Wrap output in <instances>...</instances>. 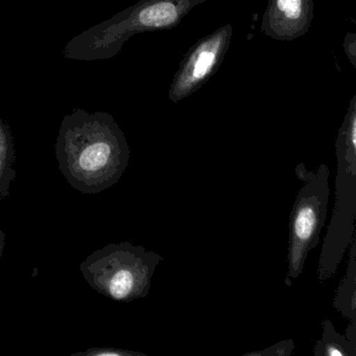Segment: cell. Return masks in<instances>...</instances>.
I'll return each mask as SVG.
<instances>
[{"instance_id":"1","label":"cell","mask_w":356,"mask_h":356,"mask_svg":"<svg viewBox=\"0 0 356 356\" xmlns=\"http://www.w3.org/2000/svg\"><path fill=\"white\" fill-rule=\"evenodd\" d=\"M55 152L60 172L83 195H97L118 183L131 156L124 133L111 114L83 109L64 116Z\"/></svg>"},{"instance_id":"2","label":"cell","mask_w":356,"mask_h":356,"mask_svg":"<svg viewBox=\"0 0 356 356\" xmlns=\"http://www.w3.org/2000/svg\"><path fill=\"white\" fill-rule=\"evenodd\" d=\"M207 1L140 0L74 36L64 47V58L85 62L112 59L129 39L143 33L177 28L195 7Z\"/></svg>"},{"instance_id":"3","label":"cell","mask_w":356,"mask_h":356,"mask_svg":"<svg viewBox=\"0 0 356 356\" xmlns=\"http://www.w3.org/2000/svg\"><path fill=\"white\" fill-rule=\"evenodd\" d=\"M337 172L335 202L330 224L323 243L318 280L334 277L339 264L355 237L356 216V95L350 101L335 143Z\"/></svg>"},{"instance_id":"4","label":"cell","mask_w":356,"mask_h":356,"mask_svg":"<svg viewBox=\"0 0 356 356\" xmlns=\"http://www.w3.org/2000/svg\"><path fill=\"white\" fill-rule=\"evenodd\" d=\"M163 257L131 241L95 250L80 270L91 289L116 302L135 301L149 295L152 278Z\"/></svg>"},{"instance_id":"5","label":"cell","mask_w":356,"mask_h":356,"mask_svg":"<svg viewBox=\"0 0 356 356\" xmlns=\"http://www.w3.org/2000/svg\"><path fill=\"white\" fill-rule=\"evenodd\" d=\"M296 176L303 182L296 197L289 220L287 272L284 283L287 287L301 276L310 251L316 249L326 222L329 197V168L321 164L309 172L303 163L298 164Z\"/></svg>"},{"instance_id":"6","label":"cell","mask_w":356,"mask_h":356,"mask_svg":"<svg viewBox=\"0 0 356 356\" xmlns=\"http://www.w3.org/2000/svg\"><path fill=\"white\" fill-rule=\"evenodd\" d=\"M232 36V26L225 24L200 39L187 51L170 84V102L177 104L187 99L214 76L230 49Z\"/></svg>"},{"instance_id":"7","label":"cell","mask_w":356,"mask_h":356,"mask_svg":"<svg viewBox=\"0 0 356 356\" xmlns=\"http://www.w3.org/2000/svg\"><path fill=\"white\" fill-rule=\"evenodd\" d=\"M314 16V0H268L261 32L274 40L293 41L307 34Z\"/></svg>"},{"instance_id":"8","label":"cell","mask_w":356,"mask_h":356,"mask_svg":"<svg viewBox=\"0 0 356 356\" xmlns=\"http://www.w3.org/2000/svg\"><path fill=\"white\" fill-rule=\"evenodd\" d=\"M349 261L333 300V307L350 322L356 323V239L349 245Z\"/></svg>"},{"instance_id":"9","label":"cell","mask_w":356,"mask_h":356,"mask_svg":"<svg viewBox=\"0 0 356 356\" xmlns=\"http://www.w3.org/2000/svg\"><path fill=\"white\" fill-rule=\"evenodd\" d=\"M13 135L9 124L0 118V200L11 195V185L17 177Z\"/></svg>"},{"instance_id":"10","label":"cell","mask_w":356,"mask_h":356,"mask_svg":"<svg viewBox=\"0 0 356 356\" xmlns=\"http://www.w3.org/2000/svg\"><path fill=\"white\" fill-rule=\"evenodd\" d=\"M322 339L314 346V353L316 356H355L356 343L335 330L330 320L322 322Z\"/></svg>"},{"instance_id":"11","label":"cell","mask_w":356,"mask_h":356,"mask_svg":"<svg viewBox=\"0 0 356 356\" xmlns=\"http://www.w3.org/2000/svg\"><path fill=\"white\" fill-rule=\"evenodd\" d=\"M295 350V343L293 339H283L275 345L259 351L250 352L245 354L248 356H284L291 355Z\"/></svg>"},{"instance_id":"12","label":"cell","mask_w":356,"mask_h":356,"mask_svg":"<svg viewBox=\"0 0 356 356\" xmlns=\"http://www.w3.org/2000/svg\"><path fill=\"white\" fill-rule=\"evenodd\" d=\"M74 355L83 356H145L140 352L130 351V350L120 349V348H90L84 352H79Z\"/></svg>"},{"instance_id":"13","label":"cell","mask_w":356,"mask_h":356,"mask_svg":"<svg viewBox=\"0 0 356 356\" xmlns=\"http://www.w3.org/2000/svg\"><path fill=\"white\" fill-rule=\"evenodd\" d=\"M343 51L347 56L348 60L351 63L352 67L356 68V34L355 33H347L343 39Z\"/></svg>"},{"instance_id":"14","label":"cell","mask_w":356,"mask_h":356,"mask_svg":"<svg viewBox=\"0 0 356 356\" xmlns=\"http://www.w3.org/2000/svg\"><path fill=\"white\" fill-rule=\"evenodd\" d=\"M6 247V233L0 230V260L3 258V251Z\"/></svg>"},{"instance_id":"15","label":"cell","mask_w":356,"mask_h":356,"mask_svg":"<svg viewBox=\"0 0 356 356\" xmlns=\"http://www.w3.org/2000/svg\"><path fill=\"white\" fill-rule=\"evenodd\" d=\"M0 1H1V0H0Z\"/></svg>"}]
</instances>
